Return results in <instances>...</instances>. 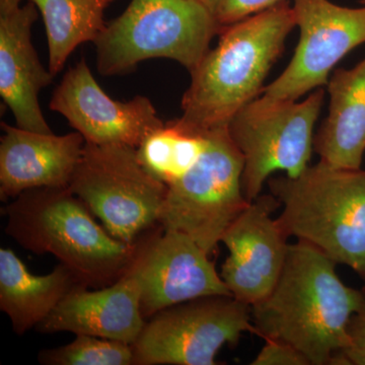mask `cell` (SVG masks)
<instances>
[{"mask_svg":"<svg viewBox=\"0 0 365 365\" xmlns=\"http://www.w3.org/2000/svg\"><path fill=\"white\" fill-rule=\"evenodd\" d=\"M336 263L306 242L289 244L272 292L252 306L254 334L294 346L311 365L335 364L364 292L341 281Z\"/></svg>","mask_w":365,"mask_h":365,"instance_id":"6da1fadb","label":"cell"},{"mask_svg":"<svg viewBox=\"0 0 365 365\" xmlns=\"http://www.w3.org/2000/svg\"><path fill=\"white\" fill-rule=\"evenodd\" d=\"M295 26L294 9L285 0L223 29L217 46L190 71L178 120L200 133L228 127L240 110L261 95Z\"/></svg>","mask_w":365,"mask_h":365,"instance_id":"7a4b0ae2","label":"cell"},{"mask_svg":"<svg viewBox=\"0 0 365 365\" xmlns=\"http://www.w3.org/2000/svg\"><path fill=\"white\" fill-rule=\"evenodd\" d=\"M6 234L24 249L51 254L86 287L119 279L135 246L115 239L69 188L26 190L2 208Z\"/></svg>","mask_w":365,"mask_h":365,"instance_id":"3957f363","label":"cell"},{"mask_svg":"<svg viewBox=\"0 0 365 365\" xmlns=\"http://www.w3.org/2000/svg\"><path fill=\"white\" fill-rule=\"evenodd\" d=\"M283 210L276 220L297 237L365 279V170L332 167L319 160L299 177L269 178Z\"/></svg>","mask_w":365,"mask_h":365,"instance_id":"277c9868","label":"cell"},{"mask_svg":"<svg viewBox=\"0 0 365 365\" xmlns=\"http://www.w3.org/2000/svg\"><path fill=\"white\" fill-rule=\"evenodd\" d=\"M222 30L196 0H131L95 41L98 71L123 76L148 59L174 60L189 72Z\"/></svg>","mask_w":365,"mask_h":365,"instance_id":"5b68a950","label":"cell"},{"mask_svg":"<svg viewBox=\"0 0 365 365\" xmlns=\"http://www.w3.org/2000/svg\"><path fill=\"white\" fill-rule=\"evenodd\" d=\"M203 133L206 145L195 165L168 186L158 225L189 235L210 255L251 202L242 194L244 158L228 127Z\"/></svg>","mask_w":365,"mask_h":365,"instance_id":"8992f818","label":"cell"},{"mask_svg":"<svg viewBox=\"0 0 365 365\" xmlns=\"http://www.w3.org/2000/svg\"><path fill=\"white\" fill-rule=\"evenodd\" d=\"M325 95L322 88L302 101L260 95L232 118L228 132L244 158L242 189L247 201L260 195L273 173L283 170L297 178L309 167Z\"/></svg>","mask_w":365,"mask_h":365,"instance_id":"52a82bcc","label":"cell"},{"mask_svg":"<svg viewBox=\"0 0 365 365\" xmlns=\"http://www.w3.org/2000/svg\"><path fill=\"white\" fill-rule=\"evenodd\" d=\"M68 188L115 239L129 246L158 223L168 192L143 167L136 148L86 143Z\"/></svg>","mask_w":365,"mask_h":365,"instance_id":"ba28073f","label":"cell"},{"mask_svg":"<svg viewBox=\"0 0 365 365\" xmlns=\"http://www.w3.org/2000/svg\"><path fill=\"white\" fill-rule=\"evenodd\" d=\"M254 333L252 307L232 295L175 304L146 319L132 344L134 365H215L225 344Z\"/></svg>","mask_w":365,"mask_h":365,"instance_id":"9c48e42d","label":"cell"},{"mask_svg":"<svg viewBox=\"0 0 365 365\" xmlns=\"http://www.w3.org/2000/svg\"><path fill=\"white\" fill-rule=\"evenodd\" d=\"M292 9L299 45L284 71L264 86V97L299 100L327 86L334 67L365 43V0L359 7L338 6L330 0H294Z\"/></svg>","mask_w":365,"mask_h":365,"instance_id":"30bf717a","label":"cell"},{"mask_svg":"<svg viewBox=\"0 0 365 365\" xmlns=\"http://www.w3.org/2000/svg\"><path fill=\"white\" fill-rule=\"evenodd\" d=\"M124 273L133 276L140 287L145 319L188 300L232 295L209 255L189 235L176 230H163L143 241L140 237Z\"/></svg>","mask_w":365,"mask_h":365,"instance_id":"8fae6325","label":"cell"},{"mask_svg":"<svg viewBox=\"0 0 365 365\" xmlns=\"http://www.w3.org/2000/svg\"><path fill=\"white\" fill-rule=\"evenodd\" d=\"M49 107L66 118L86 143L98 145L123 144L137 148L165 124L148 98L136 96L120 102L109 97L85 59L64 74Z\"/></svg>","mask_w":365,"mask_h":365,"instance_id":"7c38bea8","label":"cell"},{"mask_svg":"<svg viewBox=\"0 0 365 365\" xmlns=\"http://www.w3.org/2000/svg\"><path fill=\"white\" fill-rule=\"evenodd\" d=\"M279 206L272 194L259 195L222 235L230 256L220 276L232 297L251 307L272 292L287 261V235L271 216Z\"/></svg>","mask_w":365,"mask_h":365,"instance_id":"4fadbf2b","label":"cell"},{"mask_svg":"<svg viewBox=\"0 0 365 365\" xmlns=\"http://www.w3.org/2000/svg\"><path fill=\"white\" fill-rule=\"evenodd\" d=\"M0 199L26 190L68 188L86 140L78 131L66 135L40 133L1 123Z\"/></svg>","mask_w":365,"mask_h":365,"instance_id":"5bb4252c","label":"cell"},{"mask_svg":"<svg viewBox=\"0 0 365 365\" xmlns=\"http://www.w3.org/2000/svg\"><path fill=\"white\" fill-rule=\"evenodd\" d=\"M140 295L138 282L128 273L93 292L78 284L37 329L42 333L71 332L132 345L146 322L141 313Z\"/></svg>","mask_w":365,"mask_h":365,"instance_id":"9a60e30c","label":"cell"},{"mask_svg":"<svg viewBox=\"0 0 365 365\" xmlns=\"http://www.w3.org/2000/svg\"><path fill=\"white\" fill-rule=\"evenodd\" d=\"M39 11L29 1L18 11L0 16V96L16 126L53 133L43 115L39 93L54 76L41 63L32 43V28Z\"/></svg>","mask_w":365,"mask_h":365,"instance_id":"2e32d148","label":"cell"},{"mask_svg":"<svg viewBox=\"0 0 365 365\" xmlns=\"http://www.w3.org/2000/svg\"><path fill=\"white\" fill-rule=\"evenodd\" d=\"M329 112L314 137L322 162L339 169H361L365 153V57L329 78Z\"/></svg>","mask_w":365,"mask_h":365,"instance_id":"e0dca14e","label":"cell"},{"mask_svg":"<svg viewBox=\"0 0 365 365\" xmlns=\"http://www.w3.org/2000/svg\"><path fill=\"white\" fill-rule=\"evenodd\" d=\"M78 284L63 264L47 275H34L13 250L0 249V309L19 336L37 328Z\"/></svg>","mask_w":365,"mask_h":365,"instance_id":"ac0fdd59","label":"cell"},{"mask_svg":"<svg viewBox=\"0 0 365 365\" xmlns=\"http://www.w3.org/2000/svg\"><path fill=\"white\" fill-rule=\"evenodd\" d=\"M44 21L53 76L79 45L95 43L104 30L105 11L116 0H30Z\"/></svg>","mask_w":365,"mask_h":365,"instance_id":"d6986e66","label":"cell"},{"mask_svg":"<svg viewBox=\"0 0 365 365\" xmlns=\"http://www.w3.org/2000/svg\"><path fill=\"white\" fill-rule=\"evenodd\" d=\"M205 145L203 132L190 130L175 119L146 137L137 155L153 177L170 186L195 165Z\"/></svg>","mask_w":365,"mask_h":365,"instance_id":"ffe728a7","label":"cell"},{"mask_svg":"<svg viewBox=\"0 0 365 365\" xmlns=\"http://www.w3.org/2000/svg\"><path fill=\"white\" fill-rule=\"evenodd\" d=\"M38 360L45 365H133V350L121 341L76 335L69 344L42 350Z\"/></svg>","mask_w":365,"mask_h":365,"instance_id":"44dd1931","label":"cell"},{"mask_svg":"<svg viewBox=\"0 0 365 365\" xmlns=\"http://www.w3.org/2000/svg\"><path fill=\"white\" fill-rule=\"evenodd\" d=\"M210 14L220 30L266 11L285 0H196Z\"/></svg>","mask_w":365,"mask_h":365,"instance_id":"7402d4cb","label":"cell"},{"mask_svg":"<svg viewBox=\"0 0 365 365\" xmlns=\"http://www.w3.org/2000/svg\"><path fill=\"white\" fill-rule=\"evenodd\" d=\"M347 333V344L335 365H365V292L361 307L350 319Z\"/></svg>","mask_w":365,"mask_h":365,"instance_id":"603a6c76","label":"cell"},{"mask_svg":"<svg viewBox=\"0 0 365 365\" xmlns=\"http://www.w3.org/2000/svg\"><path fill=\"white\" fill-rule=\"evenodd\" d=\"M252 365H311L294 346L278 340H265V345Z\"/></svg>","mask_w":365,"mask_h":365,"instance_id":"cb8c5ba5","label":"cell"},{"mask_svg":"<svg viewBox=\"0 0 365 365\" xmlns=\"http://www.w3.org/2000/svg\"><path fill=\"white\" fill-rule=\"evenodd\" d=\"M21 0H0V16H6L18 11Z\"/></svg>","mask_w":365,"mask_h":365,"instance_id":"d4e9b609","label":"cell"},{"mask_svg":"<svg viewBox=\"0 0 365 365\" xmlns=\"http://www.w3.org/2000/svg\"><path fill=\"white\" fill-rule=\"evenodd\" d=\"M364 292H365V290H364Z\"/></svg>","mask_w":365,"mask_h":365,"instance_id":"484cf974","label":"cell"}]
</instances>
